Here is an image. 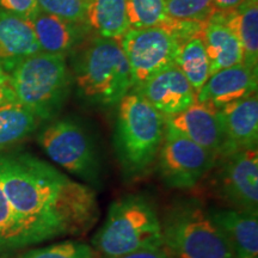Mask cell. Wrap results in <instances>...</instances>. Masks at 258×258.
Returning <instances> with one entry per match:
<instances>
[{
    "instance_id": "3",
    "label": "cell",
    "mask_w": 258,
    "mask_h": 258,
    "mask_svg": "<svg viewBox=\"0 0 258 258\" xmlns=\"http://www.w3.org/2000/svg\"><path fill=\"white\" fill-rule=\"evenodd\" d=\"M8 73L15 102L38 120L55 117L70 95L72 77L62 55L40 51L19 61Z\"/></svg>"
},
{
    "instance_id": "1",
    "label": "cell",
    "mask_w": 258,
    "mask_h": 258,
    "mask_svg": "<svg viewBox=\"0 0 258 258\" xmlns=\"http://www.w3.org/2000/svg\"><path fill=\"white\" fill-rule=\"evenodd\" d=\"M0 183L27 245L84 235L98 220L95 190L30 154L0 156Z\"/></svg>"
},
{
    "instance_id": "23",
    "label": "cell",
    "mask_w": 258,
    "mask_h": 258,
    "mask_svg": "<svg viewBox=\"0 0 258 258\" xmlns=\"http://www.w3.org/2000/svg\"><path fill=\"white\" fill-rule=\"evenodd\" d=\"M129 29L161 27L170 17L165 0H125Z\"/></svg>"
},
{
    "instance_id": "18",
    "label": "cell",
    "mask_w": 258,
    "mask_h": 258,
    "mask_svg": "<svg viewBox=\"0 0 258 258\" xmlns=\"http://www.w3.org/2000/svg\"><path fill=\"white\" fill-rule=\"evenodd\" d=\"M211 18L219 21L233 32L243 48V63L258 69V0H244L228 11H219ZM209 18V19H211Z\"/></svg>"
},
{
    "instance_id": "29",
    "label": "cell",
    "mask_w": 258,
    "mask_h": 258,
    "mask_svg": "<svg viewBox=\"0 0 258 258\" xmlns=\"http://www.w3.org/2000/svg\"><path fill=\"white\" fill-rule=\"evenodd\" d=\"M108 258V257H101ZM111 258H173L171 254L167 252L165 249L159 247V249H146V250H139L134 252L122 254V256L111 257Z\"/></svg>"
},
{
    "instance_id": "19",
    "label": "cell",
    "mask_w": 258,
    "mask_h": 258,
    "mask_svg": "<svg viewBox=\"0 0 258 258\" xmlns=\"http://www.w3.org/2000/svg\"><path fill=\"white\" fill-rule=\"evenodd\" d=\"M209 60V77L218 71L243 63L240 42L227 27L211 18L202 35Z\"/></svg>"
},
{
    "instance_id": "20",
    "label": "cell",
    "mask_w": 258,
    "mask_h": 258,
    "mask_svg": "<svg viewBox=\"0 0 258 258\" xmlns=\"http://www.w3.org/2000/svg\"><path fill=\"white\" fill-rule=\"evenodd\" d=\"M84 24L96 36L120 41L129 30L125 0H88Z\"/></svg>"
},
{
    "instance_id": "14",
    "label": "cell",
    "mask_w": 258,
    "mask_h": 258,
    "mask_svg": "<svg viewBox=\"0 0 258 258\" xmlns=\"http://www.w3.org/2000/svg\"><path fill=\"white\" fill-rule=\"evenodd\" d=\"M257 70L245 63L218 71L209 77L198 93V102L222 108L237 99L257 92Z\"/></svg>"
},
{
    "instance_id": "7",
    "label": "cell",
    "mask_w": 258,
    "mask_h": 258,
    "mask_svg": "<svg viewBox=\"0 0 258 258\" xmlns=\"http://www.w3.org/2000/svg\"><path fill=\"white\" fill-rule=\"evenodd\" d=\"M40 145L54 163L89 182L99 176V163L90 135L72 120L54 122L42 132Z\"/></svg>"
},
{
    "instance_id": "6",
    "label": "cell",
    "mask_w": 258,
    "mask_h": 258,
    "mask_svg": "<svg viewBox=\"0 0 258 258\" xmlns=\"http://www.w3.org/2000/svg\"><path fill=\"white\" fill-rule=\"evenodd\" d=\"M160 222L163 249L173 258H234L209 212L196 201L177 203Z\"/></svg>"
},
{
    "instance_id": "2",
    "label": "cell",
    "mask_w": 258,
    "mask_h": 258,
    "mask_svg": "<svg viewBox=\"0 0 258 258\" xmlns=\"http://www.w3.org/2000/svg\"><path fill=\"white\" fill-rule=\"evenodd\" d=\"M165 132V116L135 92L118 103L115 148L128 177L146 173L157 160Z\"/></svg>"
},
{
    "instance_id": "11",
    "label": "cell",
    "mask_w": 258,
    "mask_h": 258,
    "mask_svg": "<svg viewBox=\"0 0 258 258\" xmlns=\"http://www.w3.org/2000/svg\"><path fill=\"white\" fill-rule=\"evenodd\" d=\"M165 122L179 134L214 154L217 160L224 156L225 134L220 109L217 106L196 101L185 110L165 117Z\"/></svg>"
},
{
    "instance_id": "24",
    "label": "cell",
    "mask_w": 258,
    "mask_h": 258,
    "mask_svg": "<svg viewBox=\"0 0 258 258\" xmlns=\"http://www.w3.org/2000/svg\"><path fill=\"white\" fill-rule=\"evenodd\" d=\"M25 245L23 231L0 183V249H17Z\"/></svg>"
},
{
    "instance_id": "12",
    "label": "cell",
    "mask_w": 258,
    "mask_h": 258,
    "mask_svg": "<svg viewBox=\"0 0 258 258\" xmlns=\"http://www.w3.org/2000/svg\"><path fill=\"white\" fill-rule=\"evenodd\" d=\"M132 92L140 95L165 117L185 110L198 98L195 90L176 63L154 74Z\"/></svg>"
},
{
    "instance_id": "27",
    "label": "cell",
    "mask_w": 258,
    "mask_h": 258,
    "mask_svg": "<svg viewBox=\"0 0 258 258\" xmlns=\"http://www.w3.org/2000/svg\"><path fill=\"white\" fill-rule=\"evenodd\" d=\"M40 10L74 23L85 22L88 0H37Z\"/></svg>"
},
{
    "instance_id": "30",
    "label": "cell",
    "mask_w": 258,
    "mask_h": 258,
    "mask_svg": "<svg viewBox=\"0 0 258 258\" xmlns=\"http://www.w3.org/2000/svg\"><path fill=\"white\" fill-rule=\"evenodd\" d=\"M15 101L10 86L9 73L0 66V106L5 103Z\"/></svg>"
},
{
    "instance_id": "9",
    "label": "cell",
    "mask_w": 258,
    "mask_h": 258,
    "mask_svg": "<svg viewBox=\"0 0 258 258\" xmlns=\"http://www.w3.org/2000/svg\"><path fill=\"white\" fill-rule=\"evenodd\" d=\"M157 159L164 182L178 189L195 186L217 161L214 154L169 127L166 122Z\"/></svg>"
},
{
    "instance_id": "4",
    "label": "cell",
    "mask_w": 258,
    "mask_h": 258,
    "mask_svg": "<svg viewBox=\"0 0 258 258\" xmlns=\"http://www.w3.org/2000/svg\"><path fill=\"white\" fill-rule=\"evenodd\" d=\"M101 257H117L139 250L163 247L161 222L143 196L129 195L109 207L104 224L92 238Z\"/></svg>"
},
{
    "instance_id": "16",
    "label": "cell",
    "mask_w": 258,
    "mask_h": 258,
    "mask_svg": "<svg viewBox=\"0 0 258 258\" xmlns=\"http://www.w3.org/2000/svg\"><path fill=\"white\" fill-rule=\"evenodd\" d=\"M30 23L40 50L55 55H66L90 32L84 23L66 21L41 10L30 19Z\"/></svg>"
},
{
    "instance_id": "22",
    "label": "cell",
    "mask_w": 258,
    "mask_h": 258,
    "mask_svg": "<svg viewBox=\"0 0 258 258\" xmlns=\"http://www.w3.org/2000/svg\"><path fill=\"white\" fill-rule=\"evenodd\" d=\"M176 64L198 95L209 78V60L202 35L186 41L180 46Z\"/></svg>"
},
{
    "instance_id": "26",
    "label": "cell",
    "mask_w": 258,
    "mask_h": 258,
    "mask_svg": "<svg viewBox=\"0 0 258 258\" xmlns=\"http://www.w3.org/2000/svg\"><path fill=\"white\" fill-rule=\"evenodd\" d=\"M18 258H101V256L88 244L66 240L42 249L30 250Z\"/></svg>"
},
{
    "instance_id": "31",
    "label": "cell",
    "mask_w": 258,
    "mask_h": 258,
    "mask_svg": "<svg viewBox=\"0 0 258 258\" xmlns=\"http://www.w3.org/2000/svg\"><path fill=\"white\" fill-rule=\"evenodd\" d=\"M244 0H213L215 9L219 11H228L239 6Z\"/></svg>"
},
{
    "instance_id": "21",
    "label": "cell",
    "mask_w": 258,
    "mask_h": 258,
    "mask_svg": "<svg viewBox=\"0 0 258 258\" xmlns=\"http://www.w3.org/2000/svg\"><path fill=\"white\" fill-rule=\"evenodd\" d=\"M38 118L19 103L0 106V150L19 143L37 128Z\"/></svg>"
},
{
    "instance_id": "17",
    "label": "cell",
    "mask_w": 258,
    "mask_h": 258,
    "mask_svg": "<svg viewBox=\"0 0 258 258\" xmlns=\"http://www.w3.org/2000/svg\"><path fill=\"white\" fill-rule=\"evenodd\" d=\"M40 51L30 21L0 9V66L9 72L21 60Z\"/></svg>"
},
{
    "instance_id": "13",
    "label": "cell",
    "mask_w": 258,
    "mask_h": 258,
    "mask_svg": "<svg viewBox=\"0 0 258 258\" xmlns=\"http://www.w3.org/2000/svg\"><path fill=\"white\" fill-rule=\"evenodd\" d=\"M220 117L225 134V151L222 158L239 151L257 148V92L222 106L220 108Z\"/></svg>"
},
{
    "instance_id": "5",
    "label": "cell",
    "mask_w": 258,
    "mask_h": 258,
    "mask_svg": "<svg viewBox=\"0 0 258 258\" xmlns=\"http://www.w3.org/2000/svg\"><path fill=\"white\" fill-rule=\"evenodd\" d=\"M76 84L79 95L89 102L105 106L118 104L133 86L120 41L93 37L76 66Z\"/></svg>"
},
{
    "instance_id": "15",
    "label": "cell",
    "mask_w": 258,
    "mask_h": 258,
    "mask_svg": "<svg viewBox=\"0 0 258 258\" xmlns=\"http://www.w3.org/2000/svg\"><path fill=\"white\" fill-rule=\"evenodd\" d=\"M208 212L227 239L234 258L258 257L257 212L238 208L212 209Z\"/></svg>"
},
{
    "instance_id": "28",
    "label": "cell",
    "mask_w": 258,
    "mask_h": 258,
    "mask_svg": "<svg viewBox=\"0 0 258 258\" xmlns=\"http://www.w3.org/2000/svg\"><path fill=\"white\" fill-rule=\"evenodd\" d=\"M0 9L28 21L40 11L37 0H0Z\"/></svg>"
},
{
    "instance_id": "8",
    "label": "cell",
    "mask_w": 258,
    "mask_h": 258,
    "mask_svg": "<svg viewBox=\"0 0 258 258\" xmlns=\"http://www.w3.org/2000/svg\"><path fill=\"white\" fill-rule=\"evenodd\" d=\"M120 44L131 67L132 91L176 63L180 48L179 42L163 27L129 29Z\"/></svg>"
},
{
    "instance_id": "25",
    "label": "cell",
    "mask_w": 258,
    "mask_h": 258,
    "mask_svg": "<svg viewBox=\"0 0 258 258\" xmlns=\"http://www.w3.org/2000/svg\"><path fill=\"white\" fill-rule=\"evenodd\" d=\"M167 16L173 19L206 23L215 14L213 0H165Z\"/></svg>"
},
{
    "instance_id": "10",
    "label": "cell",
    "mask_w": 258,
    "mask_h": 258,
    "mask_svg": "<svg viewBox=\"0 0 258 258\" xmlns=\"http://www.w3.org/2000/svg\"><path fill=\"white\" fill-rule=\"evenodd\" d=\"M217 178L218 192L234 208L257 212L258 152L257 148L239 151L221 158Z\"/></svg>"
}]
</instances>
